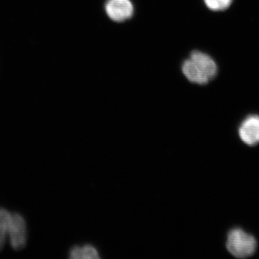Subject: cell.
Returning <instances> with one entry per match:
<instances>
[{"label": "cell", "instance_id": "cell-1", "mask_svg": "<svg viewBox=\"0 0 259 259\" xmlns=\"http://www.w3.org/2000/svg\"><path fill=\"white\" fill-rule=\"evenodd\" d=\"M218 66L214 59L202 51H194L184 61L182 71L187 79L196 84H207L218 74Z\"/></svg>", "mask_w": 259, "mask_h": 259}, {"label": "cell", "instance_id": "cell-2", "mask_svg": "<svg viewBox=\"0 0 259 259\" xmlns=\"http://www.w3.org/2000/svg\"><path fill=\"white\" fill-rule=\"evenodd\" d=\"M226 246L228 251L235 257L247 258L254 253L256 241L251 235L240 228H236L228 233Z\"/></svg>", "mask_w": 259, "mask_h": 259}, {"label": "cell", "instance_id": "cell-3", "mask_svg": "<svg viewBox=\"0 0 259 259\" xmlns=\"http://www.w3.org/2000/svg\"><path fill=\"white\" fill-rule=\"evenodd\" d=\"M8 236L13 249H23L27 242V226L25 220L19 213H12Z\"/></svg>", "mask_w": 259, "mask_h": 259}, {"label": "cell", "instance_id": "cell-4", "mask_svg": "<svg viewBox=\"0 0 259 259\" xmlns=\"http://www.w3.org/2000/svg\"><path fill=\"white\" fill-rule=\"evenodd\" d=\"M105 10L108 18L116 23L125 22L134 14V6L131 0H107Z\"/></svg>", "mask_w": 259, "mask_h": 259}, {"label": "cell", "instance_id": "cell-5", "mask_svg": "<svg viewBox=\"0 0 259 259\" xmlns=\"http://www.w3.org/2000/svg\"><path fill=\"white\" fill-rule=\"evenodd\" d=\"M241 141L248 146L259 144V115L248 116L243 120L238 129Z\"/></svg>", "mask_w": 259, "mask_h": 259}, {"label": "cell", "instance_id": "cell-6", "mask_svg": "<svg viewBox=\"0 0 259 259\" xmlns=\"http://www.w3.org/2000/svg\"><path fill=\"white\" fill-rule=\"evenodd\" d=\"M69 258L71 259H97L100 258L98 251L93 245L75 246L69 252Z\"/></svg>", "mask_w": 259, "mask_h": 259}, {"label": "cell", "instance_id": "cell-7", "mask_svg": "<svg viewBox=\"0 0 259 259\" xmlns=\"http://www.w3.org/2000/svg\"><path fill=\"white\" fill-rule=\"evenodd\" d=\"M12 213L6 209L0 207V250L5 245L6 237L8 236V230L9 227Z\"/></svg>", "mask_w": 259, "mask_h": 259}, {"label": "cell", "instance_id": "cell-8", "mask_svg": "<svg viewBox=\"0 0 259 259\" xmlns=\"http://www.w3.org/2000/svg\"><path fill=\"white\" fill-rule=\"evenodd\" d=\"M233 2V0H204L206 7L214 12L224 11L231 7Z\"/></svg>", "mask_w": 259, "mask_h": 259}]
</instances>
